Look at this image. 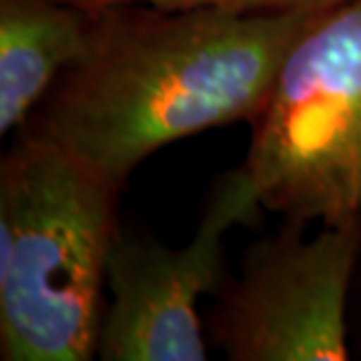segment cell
<instances>
[{"mask_svg":"<svg viewBox=\"0 0 361 361\" xmlns=\"http://www.w3.org/2000/svg\"><path fill=\"white\" fill-rule=\"evenodd\" d=\"M244 167L288 221H361V0L322 10L293 42Z\"/></svg>","mask_w":361,"mask_h":361,"instance_id":"obj_3","label":"cell"},{"mask_svg":"<svg viewBox=\"0 0 361 361\" xmlns=\"http://www.w3.org/2000/svg\"><path fill=\"white\" fill-rule=\"evenodd\" d=\"M263 202L247 167L216 183L192 240L178 249L118 230L108 256L111 300L101 317L104 361H204L197 302L223 281V244L235 226H254Z\"/></svg>","mask_w":361,"mask_h":361,"instance_id":"obj_5","label":"cell"},{"mask_svg":"<svg viewBox=\"0 0 361 361\" xmlns=\"http://www.w3.org/2000/svg\"><path fill=\"white\" fill-rule=\"evenodd\" d=\"M302 223L251 244L240 279L214 312V338L233 361H345L348 293L361 251V221Z\"/></svg>","mask_w":361,"mask_h":361,"instance_id":"obj_4","label":"cell"},{"mask_svg":"<svg viewBox=\"0 0 361 361\" xmlns=\"http://www.w3.org/2000/svg\"><path fill=\"white\" fill-rule=\"evenodd\" d=\"M319 12H90L87 52L49 90L31 127L122 190L155 150L254 122L288 49Z\"/></svg>","mask_w":361,"mask_h":361,"instance_id":"obj_1","label":"cell"},{"mask_svg":"<svg viewBox=\"0 0 361 361\" xmlns=\"http://www.w3.org/2000/svg\"><path fill=\"white\" fill-rule=\"evenodd\" d=\"M90 12L59 0H0V134L35 111L56 80L80 61Z\"/></svg>","mask_w":361,"mask_h":361,"instance_id":"obj_6","label":"cell"},{"mask_svg":"<svg viewBox=\"0 0 361 361\" xmlns=\"http://www.w3.org/2000/svg\"><path fill=\"white\" fill-rule=\"evenodd\" d=\"M85 12L106 10L115 5H150L160 10H219V12H286V10H324L341 0H59Z\"/></svg>","mask_w":361,"mask_h":361,"instance_id":"obj_7","label":"cell"},{"mask_svg":"<svg viewBox=\"0 0 361 361\" xmlns=\"http://www.w3.org/2000/svg\"><path fill=\"white\" fill-rule=\"evenodd\" d=\"M120 190L28 127L0 167V357L87 361Z\"/></svg>","mask_w":361,"mask_h":361,"instance_id":"obj_2","label":"cell"}]
</instances>
